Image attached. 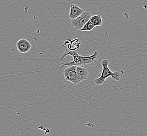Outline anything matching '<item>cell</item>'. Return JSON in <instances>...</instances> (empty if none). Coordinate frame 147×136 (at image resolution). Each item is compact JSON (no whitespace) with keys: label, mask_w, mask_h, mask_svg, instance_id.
<instances>
[{"label":"cell","mask_w":147,"mask_h":136,"mask_svg":"<svg viewBox=\"0 0 147 136\" xmlns=\"http://www.w3.org/2000/svg\"><path fill=\"white\" fill-rule=\"evenodd\" d=\"M16 47L21 53H27L31 49L32 44L26 39H21L17 42Z\"/></svg>","instance_id":"5b68a950"},{"label":"cell","mask_w":147,"mask_h":136,"mask_svg":"<svg viewBox=\"0 0 147 136\" xmlns=\"http://www.w3.org/2000/svg\"><path fill=\"white\" fill-rule=\"evenodd\" d=\"M76 70L79 83L87 79L89 74L88 69L87 68L84 66H77Z\"/></svg>","instance_id":"8992f818"},{"label":"cell","mask_w":147,"mask_h":136,"mask_svg":"<svg viewBox=\"0 0 147 136\" xmlns=\"http://www.w3.org/2000/svg\"><path fill=\"white\" fill-rule=\"evenodd\" d=\"M94 24L92 23L91 21L90 20L88 21V22L85 24V25L83 26L81 30V31H91L92 30H93L95 27Z\"/></svg>","instance_id":"9c48e42d"},{"label":"cell","mask_w":147,"mask_h":136,"mask_svg":"<svg viewBox=\"0 0 147 136\" xmlns=\"http://www.w3.org/2000/svg\"><path fill=\"white\" fill-rule=\"evenodd\" d=\"M90 20L95 27L100 26L103 24L102 18L101 17V15L100 14L92 16Z\"/></svg>","instance_id":"ba28073f"},{"label":"cell","mask_w":147,"mask_h":136,"mask_svg":"<svg viewBox=\"0 0 147 136\" xmlns=\"http://www.w3.org/2000/svg\"><path fill=\"white\" fill-rule=\"evenodd\" d=\"M67 56L72 57L74 58L73 61L71 62H65L63 63V65L60 68V69H62V68L65 66H93L97 62L100 57L99 53L96 50L94 51V53L91 56H84L79 55L76 50H71L69 49H67L65 50V53H63L61 57L60 58V60L62 61V60Z\"/></svg>","instance_id":"6da1fadb"},{"label":"cell","mask_w":147,"mask_h":136,"mask_svg":"<svg viewBox=\"0 0 147 136\" xmlns=\"http://www.w3.org/2000/svg\"><path fill=\"white\" fill-rule=\"evenodd\" d=\"M76 68L77 65H72L65 68L63 71V75L65 80L71 82L74 84H77L79 83Z\"/></svg>","instance_id":"277c9868"},{"label":"cell","mask_w":147,"mask_h":136,"mask_svg":"<svg viewBox=\"0 0 147 136\" xmlns=\"http://www.w3.org/2000/svg\"><path fill=\"white\" fill-rule=\"evenodd\" d=\"M102 70L100 77L94 79V83L97 86H102L106 82V80L109 77H112L113 80L119 81L121 77V73L118 71L112 72L109 67V61L108 59H104L101 61Z\"/></svg>","instance_id":"7a4b0ae2"},{"label":"cell","mask_w":147,"mask_h":136,"mask_svg":"<svg viewBox=\"0 0 147 136\" xmlns=\"http://www.w3.org/2000/svg\"><path fill=\"white\" fill-rule=\"evenodd\" d=\"M84 11L76 4H71L69 17L71 20L75 19L81 15Z\"/></svg>","instance_id":"52a82bcc"},{"label":"cell","mask_w":147,"mask_h":136,"mask_svg":"<svg viewBox=\"0 0 147 136\" xmlns=\"http://www.w3.org/2000/svg\"><path fill=\"white\" fill-rule=\"evenodd\" d=\"M91 17L92 15L90 12L84 11L79 17L71 20V24L74 29L81 30L83 26L91 19Z\"/></svg>","instance_id":"3957f363"}]
</instances>
